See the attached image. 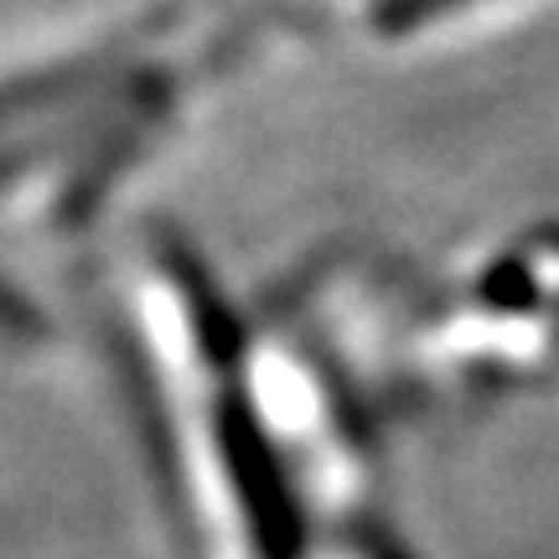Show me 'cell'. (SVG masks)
<instances>
[{
    "instance_id": "obj_5",
    "label": "cell",
    "mask_w": 559,
    "mask_h": 559,
    "mask_svg": "<svg viewBox=\"0 0 559 559\" xmlns=\"http://www.w3.org/2000/svg\"><path fill=\"white\" fill-rule=\"evenodd\" d=\"M461 0H389L379 11V26L383 32H404V26H419V21L440 16V11H451Z\"/></svg>"
},
{
    "instance_id": "obj_4",
    "label": "cell",
    "mask_w": 559,
    "mask_h": 559,
    "mask_svg": "<svg viewBox=\"0 0 559 559\" xmlns=\"http://www.w3.org/2000/svg\"><path fill=\"white\" fill-rule=\"evenodd\" d=\"M41 332H47V326H41V311L26 296H21V290H11V285L0 280V337L37 342Z\"/></svg>"
},
{
    "instance_id": "obj_3",
    "label": "cell",
    "mask_w": 559,
    "mask_h": 559,
    "mask_svg": "<svg viewBox=\"0 0 559 559\" xmlns=\"http://www.w3.org/2000/svg\"><path fill=\"white\" fill-rule=\"evenodd\" d=\"M166 270L177 280L181 300H187V311H192V326H198V342H202V358L213 362V368H234L243 353V332H239V317L213 296V280L202 270L181 243H166Z\"/></svg>"
},
{
    "instance_id": "obj_1",
    "label": "cell",
    "mask_w": 559,
    "mask_h": 559,
    "mask_svg": "<svg viewBox=\"0 0 559 559\" xmlns=\"http://www.w3.org/2000/svg\"><path fill=\"white\" fill-rule=\"evenodd\" d=\"M218 440H223V461L239 481L243 513L254 523V539H260L264 559H290L296 549V502L290 487L280 477V461L264 440L254 409L239 394H223L218 400Z\"/></svg>"
},
{
    "instance_id": "obj_2",
    "label": "cell",
    "mask_w": 559,
    "mask_h": 559,
    "mask_svg": "<svg viewBox=\"0 0 559 559\" xmlns=\"http://www.w3.org/2000/svg\"><path fill=\"white\" fill-rule=\"evenodd\" d=\"M135 37H145V26H135L130 37H115L99 52H83L73 62H58V68H41L32 79H16L0 88V130H11L21 115H37V109H58V104L83 99L88 88H104V79L130 58Z\"/></svg>"
}]
</instances>
